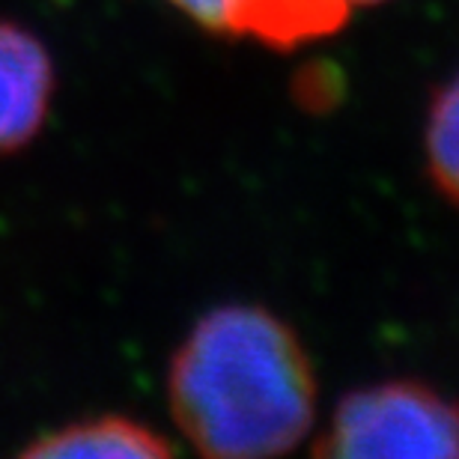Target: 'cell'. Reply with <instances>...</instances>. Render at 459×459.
I'll return each mask as SVG.
<instances>
[{"label": "cell", "mask_w": 459, "mask_h": 459, "mask_svg": "<svg viewBox=\"0 0 459 459\" xmlns=\"http://www.w3.org/2000/svg\"><path fill=\"white\" fill-rule=\"evenodd\" d=\"M168 454H173V447L159 429L128 415H96L72 420V424L42 433L36 442L22 447V456L30 459H155Z\"/></svg>", "instance_id": "5"}, {"label": "cell", "mask_w": 459, "mask_h": 459, "mask_svg": "<svg viewBox=\"0 0 459 459\" xmlns=\"http://www.w3.org/2000/svg\"><path fill=\"white\" fill-rule=\"evenodd\" d=\"M57 72L33 30L0 15V159L22 152L42 132Z\"/></svg>", "instance_id": "3"}, {"label": "cell", "mask_w": 459, "mask_h": 459, "mask_svg": "<svg viewBox=\"0 0 459 459\" xmlns=\"http://www.w3.org/2000/svg\"><path fill=\"white\" fill-rule=\"evenodd\" d=\"M352 0H224V36H245L274 51L334 36Z\"/></svg>", "instance_id": "4"}, {"label": "cell", "mask_w": 459, "mask_h": 459, "mask_svg": "<svg viewBox=\"0 0 459 459\" xmlns=\"http://www.w3.org/2000/svg\"><path fill=\"white\" fill-rule=\"evenodd\" d=\"M168 400L200 454L278 456L314 424V364L299 334L269 307L221 305L200 316L173 352Z\"/></svg>", "instance_id": "1"}, {"label": "cell", "mask_w": 459, "mask_h": 459, "mask_svg": "<svg viewBox=\"0 0 459 459\" xmlns=\"http://www.w3.org/2000/svg\"><path fill=\"white\" fill-rule=\"evenodd\" d=\"M332 459H454L459 400L420 379H385L349 391L314 445Z\"/></svg>", "instance_id": "2"}, {"label": "cell", "mask_w": 459, "mask_h": 459, "mask_svg": "<svg viewBox=\"0 0 459 459\" xmlns=\"http://www.w3.org/2000/svg\"><path fill=\"white\" fill-rule=\"evenodd\" d=\"M427 173L438 195L459 206V72L436 90L424 126Z\"/></svg>", "instance_id": "6"}, {"label": "cell", "mask_w": 459, "mask_h": 459, "mask_svg": "<svg viewBox=\"0 0 459 459\" xmlns=\"http://www.w3.org/2000/svg\"><path fill=\"white\" fill-rule=\"evenodd\" d=\"M292 96H296V102L301 108L319 114L341 99V75H337V69L328 66V63H307L296 75Z\"/></svg>", "instance_id": "7"}, {"label": "cell", "mask_w": 459, "mask_h": 459, "mask_svg": "<svg viewBox=\"0 0 459 459\" xmlns=\"http://www.w3.org/2000/svg\"><path fill=\"white\" fill-rule=\"evenodd\" d=\"M209 33L224 36V0H168Z\"/></svg>", "instance_id": "8"}, {"label": "cell", "mask_w": 459, "mask_h": 459, "mask_svg": "<svg viewBox=\"0 0 459 459\" xmlns=\"http://www.w3.org/2000/svg\"><path fill=\"white\" fill-rule=\"evenodd\" d=\"M352 4H382V0H352Z\"/></svg>", "instance_id": "9"}]
</instances>
